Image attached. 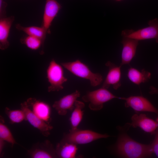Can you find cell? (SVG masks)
Returning a JSON list of instances; mask_svg holds the SVG:
<instances>
[{
    "label": "cell",
    "mask_w": 158,
    "mask_h": 158,
    "mask_svg": "<svg viewBox=\"0 0 158 158\" xmlns=\"http://www.w3.org/2000/svg\"><path fill=\"white\" fill-rule=\"evenodd\" d=\"M116 150L119 155L126 158L148 157L153 153L150 144L146 145L138 142L126 133L121 134L119 136Z\"/></svg>",
    "instance_id": "obj_1"
},
{
    "label": "cell",
    "mask_w": 158,
    "mask_h": 158,
    "mask_svg": "<svg viewBox=\"0 0 158 158\" xmlns=\"http://www.w3.org/2000/svg\"><path fill=\"white\" fill-rule=\"evenodd\" d=\"M61 64L63 67L74 75L89 80L93 87L99 85L102 81L103 77L100 74L93 72L86 65L79 60Z\"/></svg>",
    "instance_id": "obj_2"
},
{
    "label": "cell",
    "mask_w": 158,
    "mask_h": 158,
    "mask_svg": "<svg viewBox=\"0 0 158 158\" xmlns=\"http://www.w3.org/2000/svg\"><path fill=\"white\" fill-rule=\"evenodd\" d=\"M114 95L106 89L103 87L88 92L83 96L82 99L84 101L89 103V107L92 110L98 111L101 109L104 104L114 99H121Z\"/></svg>",
    "instance_id": "obj_3"
},
{
    "label": "cell",
    "mask_w": 158,
    "mask_h": 158,
    "mask_svg": "<svg viewBox=\"0 0 158 158\" xmlns=\"http://www.w3.org/2000/svg\"><path fill=\"white\" fill-rule=\"evenodd\" d=\"M109 135L102 134L89 130H70L69 132L65 134L61 141L70 143L76 145L89 143L99 139L107 138Z\"/></svg>",
    "instance_id": "obj_4"
},
{
    "label": "cell",
    "mask_w": 158,
    "mask_h": 158,
    "mask_svg": "<svg viewBox=\"0 0 158 158\" xmlns=\"http://www.w3.org/2000/svg\"><path fill=\"white\" fill-rule=\"evenodd\" d=\"M47 75L50 85L48 92L58 91L63 88V84L67 81L64 75L62 66L53 59L50 62L47 70Z\"/></svg>",
    "instance_id": "obj_5"
},
{
    "label": "cell",
    "mask_w": 158,
    "mask_h": 158,
    "mask_svg": "<svg viewBox=\"0 0 158 158\" xmlns=\"http://www.w3.org/2000/svg\"><path fill=\"white\" fill-rule=\"evenodd\" d=\"M149 26L135 31L132 29H126L122 31L123 37H127L140 40L150 39H155L158 43V19L150 20Z\"/></svg>",
    "instance_id": "obj_6"
},
{
    "label": "cell",
    "mask_w": 158,
    "mask_h": 158,
    "mask_svg": "<svg viewBox=\"0 0 158 158\" xmlns=\"http://www.w3.org/2000/svg\"><path fill=\"white\" fill-rule=\"evenodd\" d=\"M20 106L21 109L25 114L26 121L38 129L43 136H49L53 126L36 115L29 107L27 101L21 103Z\"/></svg>",
    "instance_id": "obj_7"
},
{
    "label": "cell",
    "mask_w": 158,
    "mask_h": 158,
    "mask_svg": "<svg viewBox=\"0 0 158 158\" xmlns=\"http://www.w3.org/2000/svg\"><path fill=\"white\" fill-rule=\"evenodd\" d=\"M121 99L125 100L126 107H130L136 111L150 112L158 115V109L143 96H131L127 98L121 97Z\"/></svg>",
    "instance_id": "obj_8"
},
{
    "label": "cell",
    "mask_w": 158,
    "mask_h": 158,
    "mask_svg": "<svg viewBox=\"0 0 158 158\" xmlns=\"http://www.w3.org/2000/svg\"><path fill=\"white\" fill-rule=\"evenodd\" d=\"M105 65L108 68V71L102 87L108 89L111 86L115 90H117L121 85V65L117 66L109 61Z\"/></svg>",
    "instance_id": "obj_9"
},
{
    "label": "cell",
    "mask_w": 158,
    "mask_h": 158,
    "mask_svg": "<svg viewBox=\"0 0 158 158\" xmlns=\"http://www.w3.org/2000/svg\"><path fill=\"white\" fill-rule=\"evenodd\" d=\"M32 158H52L57 157L55 149L48 140L35 144L28 151Z\"/></svg>",
    "instance_id": "obj_10"
},
{
    "label": "cell",
    "mask_w": 158,
    "mask_h": 158,
    "mask_svg": "<svg viewBox=\"0 0 158 158\" xmlns=\"http://www.w3.org/2000/svg\"><path fill=\"white\" fill-rule=\"evenodd\" d=\"M80 92L76 90L55 102L52 107L59 115H65L68 110L72 111L73 110L75 103L78 98L80 97Z\"/></svg>",
    "instance_id": "obj_11"
},
{
    "label": "cell",
    "mask_w": 158,
    "mask_h": 158,
    "mask_svg": "<svg viewBox=\"0 0 158 158\" xmlns=\"http://www.w3.org/2000/svg\"><path fill=\"white\" fill-rule=\"evenodd\" d=\"M61 6L56 0H46L43 15L42 26L50 32L49 28Z\"/></svg>",
    "instance_id": "obj_12"
},
{
    "label": "cell",
    "mask_w": 158,
    "mask_h": 158,
    "mask_svg": "<svg viewBox=\"0 0 158 158\" xmlns=\"http://www.w3.org/2000/svg\"><path fill=\"white\" fill-rule=\"evenodd\" d=\"M139 41L133 38L123 37L121 43L123 49L121 55V61L120 64H129L136 54Z\"/></svg>",
    "instance_id": "obj_13"
},
{
    "label": "cell",
    "mask_w": 158,
    "mask_h": 158,
    "mask_svg": "<svg viewBox=\"0 0 158 158\" xmlns=\"http://www.w3.org/2000/svg\"><path fill=\"white\" fill-rule=\"evenodd\" d=\"M131 119V126L135 128L139 127L147 133H154L158 128V122L148 118L145 114H134Z\"/></svg>",
    "instance_id": "obj_14"
},
{
    "label": "cell",
    "mask_w": 158,
    "mask_h": 158,
    "mask_svg": "<svg viewBox=\"0 0 158 158\" xmlns=\"http://www.w3.org/2000/svg\"><path fill=\"white\" fill-rule=\"evenodd\" d=\"M28 104L33 112L42 120L49 123L50 119L51 109L47 103L30 98L27 101Z\"/></svg>",
    "instance_id": "obj_15"
},
{
    "label": "cell",
    "mask_w": 158,
    "mask_h": 158,
    "mask_svg": "<svg viewBox=\"0 0 158 158\" xmlns=\"http://www.w3.org/2000/svg\"><path fill=\"white\" fill-rule=\"evenodd\" d=\"M15 17L12 16L0 19V49L4 50L8 48L9 43L8 40L11 25Z\"/></svg>",
    "instance_id": "obj_16"
},
{
    "label": "cell",
    "mask_w": 158,
    "mask_h": 158,
    "mask_svg": "<svg viewBox=\"0 0 158 158\" xmlns=\"http://www.w3.org/2000/svg\"><path fill=\"white\" fill-rule=\"evenodd\" d=\"M77 145L70 143L60 141L55 149L57 157L61 158H75L78 150Z\"/></svg>",
    "instance_id": "obj_17"
},
{
    "label": "cell",
    "mask_w": 158,
    "mask_h": 158,
    "mask_svg": "<svg viewBox=\"0 0 158 158\" xmlns=\"http://www.w3.org/2000/svg\"><path fill=\"white\" fill-rule=\"evenodd\" d=\"M127 76L132 82L139 85L142 83L148 81L151 78V73L144 69L140 71L135 68L130 67L128 69Z\"/></svg>",
    "instance_id": "obj_18"
},
{
    "label": "cell",
    "mask_w": 158,
    "mask_h": 158,
    "mask_svg": "<svg viewBox=\"0 0 158 158\" xmlns=\"http://www.w3.org/2000/svg\"><path fill=\"white\" fill-rule=\"evenodd\" d=\"M16 28L22 31L28 35L37 37L42 41L43 44L46 39L47 33H48L47 30L44 27L31 26L24 27L19 24L15 25Z\"/></svg>",
    "instance_id": "obj_19"
},
{
    "label": "cell",
    "mask_w": 158,
    "mask_h": 158,
    "mask_svg": "<svg viewBox=\"0 0 158 158\" xmlns=\"http://www.w3.org/2000/svg\"><path fill=\"white\" fill-rule=\"evenodd\" d=\"M84 103L77 100L75 103L74 107L70 118L71 129L73 130L78 129L77 128L82 121L83 115V109L84 108Z\"/></svg>",
    "instance_id": "obj_20"
},
{
    "label": "cell",
    "mask_w": 158,
    "mask_h": 158,
    "mask_svg": "<svg viewBox=\"0 0 158 158\" xmlns=\"http://www.w3.org/2000/svg\"><path fill=\"white\" fill-rule=\"evenodd\" d=\"M3 117H0V138L10 144L12 147L15 144H17L11 132L5 124Z\"/></svg>",
    "instance_id": "obj_21"
},
{
    "label": "cell",
    "mask_w": 158,
    "mask_h": 158,
    "mask_svg": "<svg viewBox=\"0 0 158 158\" xmlns=\"http://www.w3.org/2000/svg\"><path fill=\"white\" fill-rule=\"evenodd\" d=\"M5 112L8 116L10 123H20L24 120L26 121L25 114L22 109L11 110L6 107L5 109Z\"/></svg>",
    "instance_id": "obj_22"
},
{
    "label": "cell",
    "mask_w": 158,
    "mask_h": 158,
    "mask_svg": "<svg viewBox=\"0 0 158 158\" xmlns=\"http://www.w3.org/2000/svg\"><path fill=\"white\" fill-rule=\"evenodd\" d=\"M20 42L25 45L29 48L36 50L39 49L41 46L43 48L44 45L40 39L28 35L20 39Z\"/></svg>",
    "instance_id": "obj_23"
},
{
    "label": "cell",
    "mask_w": 158,
    "mask_h": 158,
    "mask_svg": "<svg viewBox=\"0 0 158 158\" xmlns=\"http://www.w3.org/2000/svg\"><path fill=\"white\" fill-rule=\"evenodd\" d=\"M154 133L155 135L154 139L150 144L152 153H154L158 157V128Z\"/></svg>",
    "instance_id": "obj_24"
},
{
    "label": "cell",
    "mask_w": 158,
    "mask_h": 158,
    "mask_svg": "<svg viewBox=\"0 0 158 158\" xmlns=\"http://www.w3.org/2000/svg\"><path fill=\"white\" fill-rule=\"evenodd\" d=\"M7 4L4 0H0V18L6 17V8Z\"/></svg>",
    "instance_id": "obj_25"
},
{
    "label": "cell",
    "mask_w": 158,
    "mask_h": 158,
    "mask_svg": "<svg viewBox=\"0 0 158 158\" xmlns=\"http://www.w3.org/2000/svg\"><path fill=\"white\" fill-rule=\"evenodd\" d=\"M149 93L151 95L158 94V89L155 87L151 86L150 87Z\"/></svg>",
    "instance_id": "obj_26"
},
{
    "label": "cell",
    "mask_w": 158,
    "mask_h": 158,
    "mask_svg": "<svg viewBox=\"0 0 158 158\" xmlns=\"http://www.w3.org/2000/svg\"><path fill=\"white\" fill-rule=\"evenodd\" d=\"M5 141L4 140L0 138V155L1 157H2V154L4 148Z\"/></svg>",
    "instance_id": "obj_27"
},
{
    "label": "cell",
    "mask_w": 158,
    "mask_h": 158,
    "mask_svg": "<svg viewBox=\"0 0 158 158\" xmlns=\"http://www.w3.org/2000/svg\"><path fill=\"white\" fill-rule=\"evenodd\" d=\"M116 1H122L123 0H116Z\"/></svg>",
    "instance_id": "obj_28"
},
{
    "label": "cell",
    "mask_w": 158,
    "mask_h": 158,
    "mask_svg": "<svg viewBox=\"0 0 158 158\" xmlns=\"http://www.w3.org/2000/svg\"><path fill=\"white\" fill-rule=\"evenodd\" d=\"M157 121L158 122V117L157 119Z\"/></svg>",
    "instance_id": "obj_29"
}]
</instances>
